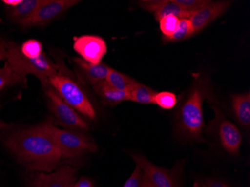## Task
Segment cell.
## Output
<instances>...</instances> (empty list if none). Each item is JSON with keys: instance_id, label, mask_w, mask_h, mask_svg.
<instances>
[{"instance_id": "cell-11", "label": "cell", "mask_w": 250, "mask_h": 187, "mask_svg": "<svg viewBox=\"0 0 250 187\" xmlns=\"http://www.w3.org/2000/svg\"><path fill=\"white\" fill-rule=\"evenodd\" d=\"M77 169L63 166L54 172H36L29 178L30 187H72Z\"/></svg>"}, {"instance_id": "cell-22", "label": "cell", "mask_w": 250, "mask_h": 187, "mask_svg": "<svg viewBox=\"0 0 250 187\" xmlns=\"http://www.w3.org/2000/svg\"><path fill=\"white\" fill-rule=\"evenodd\" d=\"M178 99L174 93L170 91L156 92L153 98V104H155L161 109L170 110L174 109L177 105Z\"/></svg>"}, {"instance_id": "cell-21", "label": "cell", "mask_w": 250, "mask_h": 187, "mask_svg": "<svg viewBox=\"0 0 250 187\" xmlns=\"http://www.w3.org/2000/svg\"><path fill=\"white\" fill-rule=\"evenodd\" d=\"M195 32L189 19H180L178 28L172 36L168 38H162L165 43L178 42L187 40L194 35Z\"/></svg>"}, {"instance_id": "cell-2", "label": "cell", "mask_w": 250, "mask_h": 187, "mask_svg": "<svg viewBox=\"0 0 250 187\" xmlns=\"http://www.w3.org/2000/svg\"><path fill=\"white\" fill-rule=\"evenodd\" d=\"M211 90L208 76L198 74L185 98L181 100L175 117L177 135L187 141L203 143L205 127L203 104L206 99L211 101Z\"/></svg>"}, {"instance_id": "cell-23", "label": "cell", "mask_w": 250, "mask_h": 187, "mask_svg": "<svg viewBox=\"0 0 250 187\" xmlns=\"http://www.w3.org/2000/svg\"><path fill=\"white\" fill-rule=\"evenodd\" d=\"M19 51L22 56L29 59H36L43 54L42 43L36 39H29L19 46Z\"/></svg>"}, {"instance_id": "cell-18", "label": "cell", "mask_w": 250, "mask_h": 187, "mask_svg": "<svg viewBox=\"0 0 250 187\" xmlns=\"http://www.w3.org/2000/svg\"><path fill=\"white\" fill-rule=\"evenodd\" d=\"M106 82L111 86L120 91L130 92L136 85V81L129 76L110 68Z\"/></svg>"}, {"instance_id": "cell-16", "label": "cell", "mask_w": 250, "mask_h": 187, "mask_svg": "<svg viewBox=\"0 0 250 187\" xmlns=\"http://www.w3.org/2000/svg\"><path fill=\"white\" fill-rule=\"evenodd\" d=\"M94 91L105 105L114 106L125 101H129V92L116 89L106 80L100 82L93 86Z\"/></svg>"}, {"instance_id": "cell-26", "label": "cell", "mask_w": 250, "mask_h": 187, "mask_svg": "<svg viewBox=\"0 0 250 187\" xmlns=\"http://www.w3.org/2000/svg\"><path fill=\"white\" fill-rule=\"evenodd\" d=\"M143 180L144 176L143 170L139 166L136 165L134 171L126 181L123 187H143Z\"/></svg>"}, {"instance_id": "cell-24", "label": "cell", "mask_w": 250, "mask_h": 187, "mask_svg": "<svg viewBox=\"0 0 250 187\" xmlns=\"http://www.w3.org/2000/svg\"><path fill=\"white\" fill-rule=\"evenodd\" d=\"M179 21V18L174 15H168L159 21L160 29L163 34L162 38H168L172 36L178 28Z\"/></svg>"}, {"instance_id": "cell-20", "label": "cell", "mask_w": 250, "mask_h": 187, "mask_svg": "<svg viewBox=\"0 0 250 187\" xmlns=\"http://www.w3.org/2000/svg\"><path fill=\"white\" fill-rule=\"evenodd\" d=\"M26 78L15 74L7 62L3 67L0 68V92L8 87L16 84H26Z\"/></svg>"}, {"instance_id": "cell-1", "label": "cell", "mask_w": 250, "mask_h": 187, "mask_svg": "<svg viewBox=\"0 0 250 187\" xmlns=\"http://www.w3.org/2000/svg\"><path fill=\"white\" fill-rule=\"evenodd\" d=\"M4 143L17 160L33 172H52L62 158L54 140L40 125L13 132Z\"/></svg>"}, {"instance_id": "cell-31", "label": "cell", "mask_w": 250, "mask_h": 187, "mask_svg": "<svg viewBox=\"0 0 250 187\" xmlns=\"http://www.w3.org/2000/svg\"><path fill=\"white\" fill-rule=\"evenodd\" d=\"M12 126H13V125L5 123V122L0 119V130H9Z\"/></svg>"}, {"instance_id": "cell-17", "label": "cell", "mask_w": 250, "mask_h": 187, "mask_svg": "<svg viewBox=\"0 0 250 187\" xmlns=\"http://www.w3.org/2000/svg\"><path fill=\"white\" fill-rule=\"evenodd\" d=\"M231 107L238 124L242 127L249 129L250 126V93L232 95Z\"/></svg>"}, {"instance_id": "cell-3", "label": "cell", "mask_w": 250, "mask_h": 187, "mask_svg": "<svg viewBox=\"0 0 250 187\" xmlns=\"http://www.w3.org/2000/svg\"><path fill=\"white\" fill-rule=\"evenodd\" d=\"M40 125L54 140L60 149L62 158L72 160L97 151L96 144L80 132L60 129L55 126L51 120L46 121Z\"/></svg>"}, {"instance_id": "cell-5", "label": "cell", "mask_w": 250, "mask_h": 187, "mask_svg": "<svg viewBox=\"0 0 250 187\" xmlns=\"http://www.w3.org/2000/svg\"><path fill=\"white\" fill-rule=\"evenodd\" d=\"M48 81L59 96L76 112H80L90 120L95 119V108L77 82L63 74L60 70L57 74L50 77Z\"/></svg>"}, {"instance_id": "cell-15", "label": "cell", "mask_w": 250, "mask_h": 187, "mask_svg": "<svg viewBox=\"0 0 250 187\" xmlns=\"http://www.w3.org/2000/svg\"><path fill=\"white\" fill-rule=\"evenodd\" d=\"M44 0H22L14 8H7L8 17L16 24L21 26L31 19Z\"/></svg>"}, {"instance_id": "cell-19", "label": "cell", "mask_w": 250, "mask_h": 187, "mask_svg": "<svg viewBox=\"0 0 250 187\" xmlns=\"http://www.w3.org/2000/svg\"><path fill=\"white\" fill-rule=\"evenodd\" d=\"M157 91L147 85L136 82L133 89L129 92V101L140 104H153V98Z\"/></svg>"}, {"instance_id": "cell-7", "label": "cell", "mask_w": 250, "mask_h": 187, "mask_svg": "<svg viewBox=\"0 0 250 187\" xmlns=\"http://www.w3.org/2000/svg\"><path fill=\"white\" fill-rule=\"evenodd\" d=\"M136 165L143 170L145 177L154 187H181V176L183 165L178 164L172 169H166L154 165L146 157L131 154Z\"/></svg>"}, {"instance_id": "cell-9", "label": "cell", "mask_w": 250, "mask_h": 187, "mask_svg": "<svg viewBox=\"0 0 250 187\" xmlns=\"http://www.w3.org/2000/svg\"><path fill=\"white\" fill-rule=\"evenodd\" d=\"M77 0H44L36 13L22 27L45 26L78 3Z\"/></svg>"}, {"instance_id": "cell-6", "label": "cell", "mask_w": 250, "mask_h": 187, "mask_svg": "<svg viewBox=\"0 0 250 187\" xmlns=\"http://www.w3.org/2000/svg\"><path fill=\"white\" fill-rule=\"evenodd\" d=\"M50 112L54 115L56 121L67 130L73 131H85L88 125L72 107L66 104L56 91L53 89L48 80L41 82Z\"/></svg>"}, {"instance_id": "cell-10", "label": "cell", "mask_w": 250, "mask_h": 187, "mask_svg": "<svg viewBox=\"0 0 250 187\" xmlns=\"http://www.w3.org/2000/svg\"><path fill=\"white\" fill-rule=\"evenodd\" d=\"M74 50L87 62L101 64L104 56L107 53V46L102 38L97 36H80L74 42Z\"/></svg>"}, {"instance_id": "cell-25", "label": "cell", "mask_w": 250, "mask_h": 187, "mask_svg": "<svg viewBox=\"0 0 250 187\" xmlns=\"http://www.w3.org/2000/svg\"><path fill=\"white\" fill-rule=\"evenodd\" d=\"M181 8L189 13H194L195 11L200 9L208 3V0H174Z\"/></svg>"}, {"instance_id": "cell-12", "label": "cell", "mask_w": 250, "mask_h": 187, "mask_svg": "<svg viewBox=\"0 0 250 187\" xmlns=\"http://www.w3.org/2000/svg\"><path fill=\"white\" fill-rule=\"evenodd\" d=\"M231 3L230 1H209L208 3L205 6L192 13L189 21L192 23L195 33L203 30L210 22L223 15L229 8Z\"/></svg>"}, {"instance_id": "cell-14", "label": "cell", "mask_w": 250, "mask_h": 187, "mask_svg": "<svg viewBox=\"0 0 250 187\" xmlns=\"http://www.w3.org/2000/svg\"><path fill=\"white\" fill-rule=\"evenodd\" d=\"M77 75L88 85H94L106 80L110 67L103 63L93 64L84 61L81 57L73 58Z\"/></svg>"}, {"instance_id": "cell-27", "label": "cell", "mask_w": 250, "mask_h": 187, "mask_svg": "<svg viewBox=\"0 0 250 187\" xmlns=\"http://www.w3.org/2000/svg\"><path fill=\"white\" fill-rule=\"evenodd\" d=\"M201 184L203 187H231L227 183L217 178H208Z\"/></svg>"}, {"instance_id": "cell-28", "label": "cell", "mask_w": 250, "mask_h": 187, "mask_svg": "<svg viewBox=\"0 0 250 187\" xmlns=\"http://www.w3.org/2000/svg\"><path fill=\"white\" fill-rule=\"evenodd\" d=\"M8 43L5 40H0V61L7 60Z\"/></svg>"}, {"instance_id": "cell-30", "label": "cell", "mask_w": 250, "mask_h": 187, "mask_svg": "<svg viewBox=\"0 0 250 187\" xmlns=\"http://www.w3.org/2000/svg\"><path fill=\"white\" fill-rule=\"evenodd\" d=\"M21 1L22 0H3L2 2L6 5L7 8H10L17 6L18 4L21 3Z\"/></svg>"}, {"instance_id": "cell-13", "label": "cell", "mask_w": 250, "mask_h": 187, "mask_svg": "<svg viewBox=\"0 0 250 187\" xmlns=\"http://www.w3.org/2000/svg\"><path fill=\"white\" fill-rule=\"evenodd\" d=\"M138 5L143 9L154 14L157 21L168 15H174L179 19H189L192 15L175 3L174 0H143L139 1Z\"/></svg>"}, {"instance_id": "cell-29", "label": "cell", "mask_w": 250, "mask_h": 187, "mask_svg": "<svg viewBox=\"0 0 250 187\" xmlns=\"http://www.w3.org/2000/svg\"><path fill=\"white\" fill-rule=\"evenodd\" d=\"M73 187H94L92 181L87 178H82L74 184Z\"/></svg>"}, {"instance_id": "cell-4", "label": "cell", "mask_w": 250, "mask_h": 187, "mask_svg": "<svg viewBox=\"0 0 250 187\" xmlns=\"http://www.w3.org/2000/svg\"><path fill=\"white\" fill-rule=\"evenodd\" d=\"M7 62L18 75L26 78V75L32 74L41 82L48 80L60 70V67L54 64L44 53L36 59H29L22 56L20 53L19 46L15 42H8Z\"/></svg>"}, {"instance_id": "cell-33", "label": "cell", "mask_w": 250, "mask_h": 187, "mask_svg": "<svg viewBox=\"0 0 250 187\" xmlns=\"http://www.w3.org/2000/svg\"></svg>"}, {"instance_id": "cell-8", "label": "cell", "mask_w": 250, "mask_h": 187, "mask_svg": "<svg viewBox=\"0 0 250 187\" xmlns=\"http://www.w3.org/2000/svg\"><path fill=\"white\" fill-rule=\"evenodd\" d=\"M213 104L215 118L211 122V128L216 131L223 149L231 155L237 156L242 144V135L236 125L226 119L218 106Z\"/></svg>"}, {"instance_id": "cell-32", "label": "cell", "mask_w": 250, "mask_h": 187, "mask_svg": "<svg viewBox=\"0 0 250 187\" xmlns=\"http://www.w3.org/2000/svg\"><path fill=\"white\" fill-rule=\"evenodd\" d=\"M202 187V184H201V182H195L194 184H193V187Z\"/></svg>"}]
</instances>
